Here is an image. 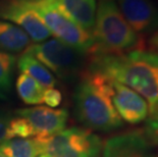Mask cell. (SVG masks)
Returning <instances> with one entry per match:
<instances>
[{
    "mask_svg": "<svg viewBox=\"0 0 158 157\" xmlns=\"http://www.w3.org/2000/svg\"><path fill=\"white\" fill-rule=\"evenodd\" d=\"M89 71L126 85L158 106V54L136 49L122 54H96Z\"/></svg>",
    "mask_w": 158,
    "mask_h": 157,
    "instance_id": "6da1fadb",
    "label": "cell"
},
{
    "mask_svg": "<svg viewBox=\"0 0 158 157\" xmlns=\"http://www.w3.org/2000/svg\"><path fill=\"white\" fill-rule=\"evenodd\" d=\"M75 106L78 119L94 131L119 129L123 119L114 108L109 79L89 71L76 88Z\"/></svg>",
    "mask_w": 158,
    "mask_h": 157,
    "instance_id": "7a4b0ae2",
    "label": "cell"
},
{
    "mask_svg": "<svg viewBox=\"0 0 158 157\" xmlns=\"http://www.w3.org/2000/svg\"><path fill=\"white\" fill-rule=\"evenodd\" d=\"M92 36V54H122L138 49L141 38L124 19L114 0H100Z\"/></svg>",
    "mask_w": 158,
    "mask_h": 157,
    "instance_id": "3957f363",
    "label": "cell"
},
{
    "mask_svg": "<svg viewBox=\"0 0 158 157\" xmlns=\"http://www.w3.org/2000/svg\"><path fill=\"white\" fill-rule=\"evenodd\" d=\"M28 2L57 40L83 54L92 52L94 38L90 33L60 13L46 0H28Z\"/></svg>",
    "mask_w": 158,
    "mask_h": 157,
    "instance_id": "277c9868",
    "label": "cell"
},
{
    "mask_svg": "<svg viewBox=\"0 0 158 157\" xmlns=\"http://www.w3.org/2000/svg\"><path fill=\"white\" fill-rule=\"evenodd\" d=\"M25 52L33 55L61 79L73 78L79 73L86 55L57 39L31 45Z\"/></svg>",
    "mask_w": 158,
    "mask_h": 157,
    "instance_id": "5b68a950",
    "label": "cell"
},
{
    "mask_svg": "<svg viewBox=\"0 0 158 157\" xmlns=\"http://www.w3.org/2000/svg\"><path fill=\"white\" fill-rule=\"evenodd\" d=\"M101 150V139L86 129L69 128L44 139L50 157H98Z\"/></svg>",
    "mask_w": 158,
    "mask_h": 157,
    "instance_id": "8992f818",
    "label": "cell"
},
{
    "mask_svg": "<svg viewBox=\"0 0 158 157\" xmlns=\"http://www.w3.org/2000/svg\"><path fill=\"white\" fill-rule=\"evenodd\" d=\"M0 19L15 23L36 43L46 41L51 33L29 4L28 0H1Z\"/></svg>",
    "mask_w": 158,
    "mask_h": 157,
    "instance_id": "52a82bcc",
    "label": "cell"
},
{
    "mask_svg": "<svg viewBox=\"0 0 158 157\" xmlns=\"http://www.w3.org/2000/svg\"><path fill=\"white\" fill-rule=\"evenodd\" d=\"M18 116L25 118L34 132L35 137L46 139L64 130L69 119L66 109L51 108L48 106H34L15 111Z\"/></svg>",
    "mask_w": 158,
    "mask_h": 157,
    "instance_id": "ba28073f",
    "label": "cell"
},
{
    "mask_svg": "<svg viewBox=\"0 0 158 157\" xmlns=\"http://www.w3.org/2000/svg\"><path fill=\"white\" fill-rule=\"evenodd\" d=\"M136 33L150 34L158 30V4L153 0H114Z\"/></svg>",
    "mask_w": 158,
    "mask_h": 157,
    "instance_id": "9c48e42d",
    "label": "cell"
},
{
    "mask_svg": "<svg viewBox=\"0 0 158 157\" xmlns=\"http://www.w3.org/2000/svg\"><path fill=\"white\" fill-rule=\"evenodd\" d=\"M109 82L112 103L120 118L133 125L145 121L149 113L146 100L126 85L110 79Z\"/></svg>",
    "mask_w": 158,
    "mask_h": 157,
    "instance_id": "30bf717a",
    "label": "cell"
},
{
    "mask_svg": "<svg viewBox=\"0 0 158 157\" xmlns=\"http://www.w3.org/2000/svg\"><path fill=\"white\" fill-rule=\"evenodd\" d=\"M102 157H156L145 133L132 131L109 138L102 147Z\"/></svg>",
    "mask_w": 158,
    "mask_h": 157,
    "instance_id": "8fae6325",
    "label": "cell"
},
{
    "mask_svg": "<svg viewBox=\"0 0 158 157\" xmlns=\"http://www.w3.org/2000/svg\"><path fill=\"white\" fill-rule=\"evenodd\" d=\"M60 13L92 35L96 16V0H46Z\"/></svg>",
    "mask_w": 158,
    "mask_h": 157,
    "instance_id": "7c38bea8",
    "label": "cell"
},
{
    "mask_svg": "<svg viewBox=\"0 0 158 157\" xmlns=\"http://www.w3.org/2000/svg\"><path fill=\"white\" fill-rule=\"evenodd\" d=\"M31 46V39L19 27L0 19V51L6 53L25 52Z\"/></svg>",
    "mask_w": 158,
    "mask_h": 157,
    "instance_id": "4fadbf2b",
    "label": "cell"
},
{
    "mask_svg": "<svg viewBox=\"0 0 158 157\" xmlns=\"http://www.w3.org/2000/svg\"><path fill=\"white\" fill-rule=\"evenodd\" d=\"M0 152L5 157H38L44 153V139L12 138L0 143Z\"/></svg>",
    "mask_w": 158,
    "mask_h": 157,
    "instance_id": "5bb4252c",
    "label": "cell"
},
{
    "mask_svg": "<svg viewBox=\"0 0 158 157\" xmlns=\"http://www.w3.org/2000/svg\"><path fill=\"white\" fill-rule=\"evenodd\" d=\"M18 68L22 73L30 76L44 88H54L56 79L53 73L38 59L29 53L23 52L18 60Z\"/></svg>",
    "mask_w": 158,
    "mask_h": 157,
    "instance_id": "9a60e30c",
    "label": "cell"
},
{
    "mask_svg": "<svg viewBox=\"0 0 158 157\" xmlns=\"http://www.w3.org/2000/svg\"><path fill=\"white\" fill-rule=\"evenodd\" d=\"M15 87L18 95L26 104L36 105L43 103L46 88L30 76L21 72L16 79Z\"/></svg>",
    "mask_w": 158,
    "mask_h": 157,
    "instance_id": "2e32d148",
    "label": "cell"
},
{
    "mask_svg": "<svg viewBox=\"0 0 158 157\" xmlns=\"http://www.w3.org/2000/svg\"><path fill=\"white\" fill-rule=\"evenodd\" d=\"M15 56L0 51V98H7L11 91Z\"/></svg>",
    "mask_w": 158,
    "mask_h": 157,
    "instance_id": "e0dca14e",
    "label": "cell"
},
{
    "mask_svg": "<svg viewBox=\"0 0 158 157\" xmlns=\"http://www.w3.org/2000/svg\"><path fill=\"white\" fill-rule=\"evenodd\" d=\"M34 132L28 122L21 116H15L9 123V139L12 138H32Z\"/></svg>",
    "mask_w": 158,
    "mask_h": 157,
    "instance_id": "ac0fdd59",
    "label": "cell"
},
{
    "mask_svg": "<svg viewBox=\"0 0 158 157\" xmlns=\"http://www.w3.org/2000/svg\"><path fill=\"white\" fill-rule=\"evenodd\" d=\"M150 115L146 118L145 135L150 141L158 143V106L149 107Z\"/></svg>",
    "mask_w": 158,
    "mask_h": 157,
    "instance_id": "d6986e66",
    "label": "cell"
},
{
    "mask_svg": "<svg viewBox=\"0 0 158 157\" xmlns=\"http://www.w3.org/2000/svg\"><path fill=\"white\" fill-rule=\"evenodd\" d=\"M62 102V94L59 90L54 88H48L44 92V98L43 103L51 108H56L61 104Z\"/></svg>",
    "mask_w": 158,
    "mask_h": 157,
    "instance_id": "ffe728a7",
    "label": "cell"
},
{
    "mask_svg": "<svg viewBox=\"0 0 158 157\" xmlns=\"http://www.w3.org/2000/svg\"><path fill=\"white\" fill-rule=\"evenodd\" d=\"M11 118L7 113L0 112V143L9 139V123Z\"/></svg>",
    "mask_w": 158,
    "mask_h": 157,
    "instance_id": "44dd1931",
    "label": "cell"
},
{
    "mask_svg": "<svg viewBox=\"0 0 158 157\" xmlns=\"http://www.w3.org/2000/svg\"><path fill=\"white\" fill-rule=\"evenodd\" d=\"M150 45L154 50L156 51V53L158 54V30L154 33V35L152 36V38L150 40Z\"/></svg>",
    "mask_w": 158,
    "mask_h": 157,
    "instance_id": "7402d4cb",
    "label": "cell"
},
{
    "mask_svg": "<svg viewBox=\"0 0 158 157\" xmlns=\"http://www.w3.org/2000/svg\"><path fill=\"white\" fill-rule=\"evenodd\" d=\"M38 157H50L48 154H46V153H43V154H41L40 156H38Z\"/></svg>",
    "mask_w": 158,
    "mask_h": 157,
    "instance_id": "603a6c76",
    "label": "cell"
},
{
    "mask_svg": "<svg viewBox=\"0 0 158 157\" xmlns=\"http://www.w3.org/2000/svg\"><path fill=\"white\" fill-rule=\"evenodd\" d=\"M0 157H5V156H4V155H3V154H2V153H1V152H0Z\"/></svg>",
    "mask_w": 158,
    "mask_h": 157,
    "instance_id": "cb8c5ba5",
    "label": "cell"
}]
</instances>
